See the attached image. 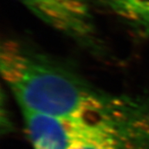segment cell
I'll return each mask as SVG.
<instances>
[{"label":"cell","mask_w":149,"mask_h":149,"mask_svg":"<svg viewBox=\"0 0 149 149\" xmlns=\"http://www.w3.org/2000/svg\"><path fill=\"white\" fill-rule=\"evenodd\" d=\"M108 7L143 33H149V0H121Z\"/></svg>","instance_id":"obj_5"},{"label":"cell","mask_w":149,"mask_h":149,"mask_svg":"<svg viewBox=\"0 0 149 149\" xmlns=\"http://www.w3.org/2000/svg\"><path fill=\"white\" fill-rule=\"evenodd\" d=\"M33 149H73L78 137V117H56L22 111Z\"/></svg>","instance_id":"obj_4"},{"label":"cell","mask_w":149,"mask_h":149,"mask_svg":"<svg viewBox=\"0 0 149 149\" xmlns=\"http://www.w3.org/2000/svg\"><path fill=\"white\" fill-rule=\"evenodd\" d=\"M119 1H121V0H104V2L106 4V6H110L113 3H116V2H119Z\"/></svg>","instance_id":"obj_6"},{"label":"cell","mask_w":149,"mask_h":149,"mask_svg":"<svg viewBox=\"0 0 149 149\" xmlns=\"http://www.w3.org/2000/svg\"><path fill=\"white\" fill-rule=\"evenodd\" d=\"M74 149H149V92L114 94Z\"/></svg>","instance_id":"obj_2"},{"label":"cell","mask_w":149,"mask_h":149,"mask_svg":"<svg viewBox=\"0 0 149 149\" xmlns=\"http://www.w3.org/2000/svg\"><path fill=\"white\" fill-rule=\"evenodd\" d=\"M0 71L22 111L56 117L102 111L113 94L98 91L55 59L15 40L0 49Z\"/></svg>","instance_id":"obj_1"},{"label":"cell","mask_w":149,"mask_h":149,"mask_svg":"<svg viewBox=\"0 0 149 149\" xmlns=\"http://www.w3.org/2000/svg\"><path fill=\"white\" fill-rule=\"evenodd\" d=\"M44 24L88 47H96V28L84 0H18Z\"/></svg>","instance_id":"obj_3"}]
</instances>
